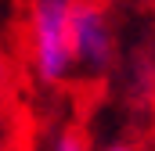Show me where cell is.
<instances>
[{
  "label": "cell",
  "mask_w": 155,
  "mask_h": 151,
  "mask_svg": "<svg viewBox=\"0 0 155 151\" xmlns=\"http://www.w3.org/2000/svg\"><path fill=\"white\" fill-rule=\"evenodd\" d=\"M119 29L108 0H79L72 14V69L76 79L97 83L116 69Z\"/></svg>",
  "instance_id": "2"
},
{
  "label": "cell",
  "mask_w": 155,
  "mask_h": 151,
  "mask_svg": "<svg viewBox=\"0 0 155 151\" xmlns=\"http://www.w3.org/2000/svg\"><path fill=\"white\" fill-rule=\"evenodd\" d=\"M79 0H25V65L33 83L58 90L76 79L72 69V14Z\"/></svg>",
  "instance_id": "1"
},
{
  "label": "cell",
  "mask_w": 155,
  "mask_h": 151,
  "mask_svg": "<svg viewBox=\"0 0 155 151\" xmlns=\"http://www.w3.org/2000/svg\"><path fill=\"white\" fill-rule=\"evenodd\" d=\"M123 4H130V7H155V0H123Z\"/></svg>",
  "instance_id": "6"
},
{
  "label": "cell",
  "mask_w": 155,
  "mask_h": 151,
  "mask_svg": "<svg viewBox=\"0 0 155 151\" xmlns=\"http://www.w3.org/2000/svg\"><path fill=\"white\" fill-rule=\"evenodd\" d=\"M148 151H155V126H152V137H148Z\"/></svg>",
  "instance_id": "7"
},
{
  "label": "cell",
  "mask_w": 155,
  "mask_h": 151,
  "mask_svg": "<svg viewBox=\"0 0 155 151\" xmlns=\"http://www.w3.org/2000/svg\"><path fill=\"white\" fill-rule=\"evenodd\" d=\"M51 151H94L90 148V133L79 122H61L51 137Z\"/></svg>",
  "instance_id": "3"
},
{
  "label": "cell",
  "mask_w": 155,
  "mask_h": 151,
  "mask_svg": "<svg viewBox=\"0 0 155 151\" xmlns=\"http://www.w3.org/2000/svg\"><path fill=\"white\" fill-rule=\"evenodd\" d=\"M0 151H22V144H18V122L4 108V101H0Z\"/></svg>",
  "instance_id": "4"
},
{
  "label": "cell",
  "mask_w": 155,
  "mask_h": 151,
  "mask_svg": "<svg viewBox=\"0 0 155 151\" xmlns=\"http://www.w3.org/2000/svg\"><path fill=\"white\" fill-rule=\"evenodd\" d=\"M101 151H148V140H130V137H123V140H112L108 148Z\"/></svg>",
  "instance_id": "5"
}]
</instances>
